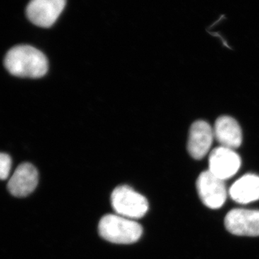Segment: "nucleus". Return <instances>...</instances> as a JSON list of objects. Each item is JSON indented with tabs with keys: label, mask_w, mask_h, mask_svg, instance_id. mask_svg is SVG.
<instances>
[{
	"label": "nucleus",
	"mask_w": 259,
	"mask_h": 259,
	"mask_svg": "<svg viewBox=\"0 0 259 259\" xmlns=\"http://www.w3.org/2000/svg\"><path fill=\"white\" fill-rule=\"evenodd\" d=\"M197 189L201 200L209 208H221L226 202L227 190L224 180L218 178L209 170L199 175Z\"/></svg>",
	"instance_id": "4"
},
{
	"label": "nucleus",
	"mask_w": 259,
	"mask_h": 259,
	"mask_svg": "<svg viewBox=\"0 0 259 259\" xmlns=\"http://www.w3.org/2000/svg\"><path fill=\"white\" fill-rule=\"evenodd\" d=\"M99 233L102 238L116 244H131L139 241L143 228L134 220L119 214L104 216L99 223Z\"/></svg>",
	"instance_id": "2"
},
{
	"label": "nucleus",
	"mask_w": 259,
	"mask_h": 259,
	"mask_svg": "<svg viewBox=\"0 0 259 259\" xmlns=\"http://www.w3.org/2000/svg\"><path fill=\"white\" fill-rule=\"evenodd\" d=\"M233 200L240 204H248L259 199V177L246 175L236 181L230 189Z\"/></svg>",
	"instance_id": "11"
},
{
	"label": "nucleus",
	"mask_w": 259,
	"mask_h": 259,
	"mask_svg": "<svg viewBox=\"0 0 259 259\" xmlns=\"http://www.w3.org/2000/svg\"><path fill=\"white\" fill-rule=\"evenodd\" d=\"M38 173L31 163H24L16 168L8 182V190L15 197H26L36 188Z\"/></svg>",
	"instance_id": "9"
},
{
	"label": "nucleus",
	"mask_w": 259,
	"mask_h": 259,
	"mask_svg": "<svg viewBox=\"0 0 259 259\" xmlns=\"http://www.w3.org/2000/svg\"><path fill=\"white\" fill-rule=\"evenodd\" d=\"M225 226L232 234L237 236H259V210L235 209L225 218Z\"/></svg>",
	"instance_id": "6"
},
{
	"label": "nucleus",
	"mask_w": 259,
	"mask_h": 259,
	"mask_svg": "<svg viewBox=\"0 0 259 259\" xmlns=\"http://www.w3.org/2000/svg\"><path fill=\"white\" fill-rule=\"evenodd\" d=\"M5 66L12 75L23 78L37 79L47 74V58L30 46H17L10 49L5 58Z\"/></svg>",
	"instance_id": "1"
},
{
	"label": "nucleus",
	"mask_w": 259,
	"mask_h": 259,
	"mask_svg": "<svg viewBox=\"0 0 259 259\" xmlns=\"http://www.w3.org/2000/svg\"><path fill=\"white\" fill-rule=\"evenodd\" d=\"M214 131L204 120L194 122L190 127L187 149L194 159H202L208 153L214 139Z\"/></svg>",
	"instance_id": "8"
},
{
	"label": "nucleus",
	"mask_w": 259,
	"mask_h": 259,
	"mask_svg": "<svg viewBox=\"0 0 259 259\" xmlns=\"http://www.w3.org/2000/svg\"><path fill=\"white\" fill-rule=\"evenodd\" d=\"M12 160L9 155L1 153L0 155V177L1 180H5L9 177L11 170Z\"/></svg>",
	"instance_id": "12"
},
{
	"label": "nucleus",
	"mask_w": 259,
	"mask_h": 259,
	"mask_svg": "<svg viewBox=\"0 0 259 259\" xmlns=\"http://www.w3.org/2000/svg\"><path fill=\"white\" fill-rule=\"evenodd\" d=\"M241 164V158L231 148L220 146L209 155V171L224 181L234 176Z\"/></svg>",
	"instance_id": "7"
},
{
	"label": "nucleus",
	"mask_w": 259,
	"mask_h": 259,
	"mask_svg": "<svg viewBox=\"0 0 259 259\" xmlns=\"http://www.w3.org/2000/svg\"><path fill=\"white\" fill-rule=\"evenodd\" d=\"M66 5V0H30L27 7L28 18L34 25L42 28H50Z\"/></svg>",
	"instance_id": "5"
},
{
	"label": "nucleus",
	"mask_w": 259,
	"mask_h": 259,
	"mask_svg": "<svg viewBox=\"0 0 259 259\" xmlns=\"http://www.w3.org/2000/svg\"><path fill=\"white\" fill-rule=\"evenodd\" d=\"M111 203L117 214L131 220L144 217L148 210L146 197L127 185L119 186L113 190Z\"/></svg>",
	"instance_id": "3"
},
{
	"label": "nucleus",
	"mask_w": 259,
	"mask_h": 259,
	"mask_svg": "<svg viewBox=\"0 0 259 259\" xmlns=\"http://www.w3.org/2000/svg\"><path fill=\"white\" fill-rule=\"evenodd\" d=\"M214 138L223 147L236 149L242 143V131L239 124L233 117L222 116L214 124Z\"/></svg>",
	"instance_id": "10"
}]
</instances>
